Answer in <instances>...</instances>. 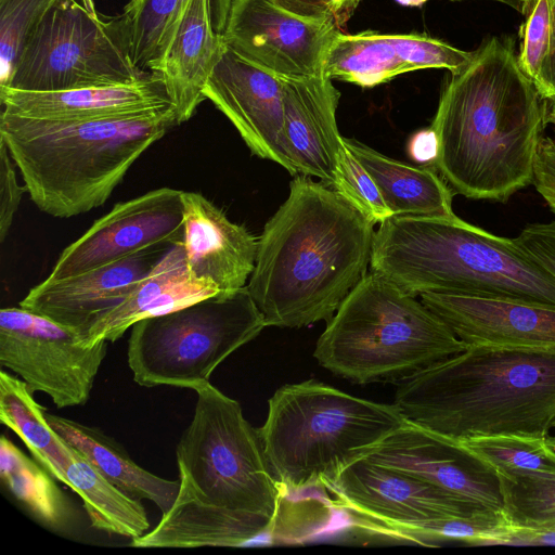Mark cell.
I'll list each match as a JSON object with an SVG mask.
<instances>
[{"mask_svg": "<svg viewBox=\"0 0 555 555\" xmlns=\"http://www.w3.org/2000/svg\"><path fill=\"white\" fill-rule=\"evenodd\" d=\"M545 101L520 69L509 37H490L450 72L431 127L435 163L453 193L507 202L532 184Z\"/></svg>", "mask_w": 555, "mask_h": 555, "instance_id": "6da1fadb", "label": "cell"}, {"mask_svg": "<svg viewBox=\"0 0 555 555\" xmlns=\"http://www.w3.org/2000/svg\"><path fill=\"white\" fill-rule=\"evenodd\" d=\"M374 224L334 189L296 175L258 237L246 287L267 326L328 321L367 274Z\"/></svg>", "mask_w": 555, "mask_h": 555, "instance_id": "7a4b0ae2", "label": "cell"}, {"mask_svg": "<svg viewBox=\"0 0 555 555\" xmlns=\"http://www.w3.org/2000/svg\"><path fill=\"white\" fill-rule=\"evenodd\" d=\"M404 420L449 439L546 438L555 427V350L467 348L401 382Z\"/></svg>", "mask_w": 555, "mask_h": 555, "instance_id": "3957f363", "label": "cell"}, {"mask_svg": "<svg viewBox=\"0 0 555 555\" xmlns=\"http://www.w3.org/2000/svg\"><path fill=\"white\" fill-rule=\"evenodd\" d=\"M175 108L90 120H47L1 111L0 139L33 203L55 218L102 206L131 166L171 128Z\"/></svg>", "mask_w": 555, "mask_h": 555, "instance_id": "277c9868", "label": "cell"}, {"mask_svg": "<svg viewBox=\"0 0 555 555\" xmlns=\"http://www.w3.org/2000/svg\"><path fill=\"white\" fill-rule=\"evenodd\" d=\"M370 269L415 297L454 294L555 308V279L514 238L456 215L384 220L374 234Z\"/></svg>", "mask_w": 555, "mask_h": 555, "instance_id": "5b68a950", "label": "cell"}, {"mask_svg": "<svg viewBox=\"0 0 555 555\" xmlns=\"http://www.w3.org/2000/svg\"><path fill=\"white\" fill-rule=\"evenodd\" d=\"M404 422L393 403L358 398L311 378L276 389L257 430L268 466L287 495L330 489Z\"/></svg>", "mask_w": 555, "mask_h": 555, "instance_id": "8992f818", "label": "cell"}, {"mask_svg": "<svg viewBox=\"0 0 555 555\" xmlns=\"http://www.w3.org/2000/svg\"><path fill=\"white\" fill-rule=\"evenodd\" d=\"M466 348L422 300L370 271L327 321L313 357L365 385L403 382Z\"/></svg>", "mask_w": 555, "mask_h": 555, "instance_id": "52a82bcc", "label": "cell"}, {"mask_svg": "<svg viewBox=\"0 0 555 555\" xmlns=\"http://www.w3.org/2000/svg\"><path fill=\"white\" fill-rule=\"evenodd\" d=\"M194 390L193 418L176 449L178 495L264 516L276 526L285 493L268 466L258 430L241 404L209 382Z\"/></svg>", "mask_w": 555, "mask_h": 555, "instance_id": "ba28073f", "label": "cell"}, {"mask_svg": "<svg viewBox=\"0 0 555 555\" xmlns=\"http://www.w3.org/2000/svg\"><path fill=\"white\" fill-rule=\"evenodd\" d=\"M267 327L247 287L219 292L131 326L127 359L137 384L193 389Z\"/></svg>", "mask_w": 555, "mask_h": 555, "instance_id": "9c48e42d", "label": "cell"}, {"mask_svg": "<svg viewBox=\"0 0 555 555\" xmlns=\"http://www.w3.org/2000/svg\"><path fill=\"white\" fill-rule=\"evenodd\" d=\"M151 75L131 61L125 13L103 18L93 8L66 0L34 33L8 87L60 91L132 83Z\"/></svg>", "mask_w": 555, "mask_h": 555, "instance_id": "30bf717a", "label": "cell"}, {"mask_svg": "<svg viewBox=\"0 0 555 555\" xmlns=\"http://www.w3.org/2000/svg\"><path fill=\"white\" fill-rule=\"evenodd\" d=\"M77 331L22 307L0 311V364L57 408L85 404L107 352Z\"/></svg>", "mask_w": 555, "mask_h": 555, "instance_id": "8fae6325", "label": "cell"}, {"mask_svg": "<svg viewBox=\"0 0 555 555\" xmlns=\"http://www.w3.org/2000/svg\"><path fill=\"white\" fill-rule=\"evenodd\" d=\"M337 502L390 535L420 538L436 520L487 509L366 457L349 465L328 489Z\"/></svg>", "mask_w": 555, "mask_h": 555, "instance_id": "7c38bea8", "label": "cell"}, {"mask_svg": "<svg viewBox=\"0 0 555 555\" xmlns=\"http://www.w3.org/2000/svg\"><path fill=\"white\" fill-rule=\"evenodd\" d=\"M182 193L160 188L117 203L60 254L48 279L80 274L155 246L182 244Z\"/></svg>", "mask_w": 555, "mask_h": 555, "instance_id": "4fadbf2b", "label": "cell"}, {"mask_svg": "<svg viewBox=\"0 0 555 555\" xmlns=\"http://www.w3.org/2000/svg\"><path fill=\"white\" fill-rule=\"evenodd\" d=\"M339 29L291 14L269 0H232L222 38L225 46L280 78L319 74Z\"/></svg>", "mask_w": 555, "mask_h": 555, "instance_id": "5bb4252c", "label": "cell"}, {"mask_svg": "<svg viewBox=\"0 0 555 555\" xmlns=\"http://www.w3.org/2000/svg\"><path fill=\"white\" fill-rule=\"evenodd\" d=\"M365 457L478 507L502 511L499 477L489 464L463 443L406 421Z\"/></svg>", "mask_w": 555, "mask_h": 555, "instance_id": "9a60e30c", "label": "cell"}, {"mask_svg": "<svg viewBox=\"0 0 555 555\" xmlns=\"http://www.w3.org/2000/svg\"><path fill=\"white\" fill-rule=\"evenodd\" d=\"M204 96L231 121L254 155L296 176L283 144L282 79L227 46L204 88Z\"/></svg>", "mask_w": 555, "mask_h": 555, "instance_id": "2e32d148", "label": "cell"}, {"mask_svg": "<svg viewBox=\"0 0 555 555\" xmlns=\"http://www.w3.org/2000/svg\"><path fill=\"white\" fill-rule=\"evenodd\" d=\"M472 57L440 39L423 34L338 30L328 49L324 73L332 79L373 88L398 75L420 69L456 72Z\"/></svg>", "mask_w": 555, "mask_h": 555, "instance_id": "e0dca14e", "label": "cell"}, {"mask_svg": "<svg viewBox=\"0 0 555 555\" xmlns=\"http://www.w3.org/2000/svg\"><path fill=\"white\" fill-rule=\"evenodd\" d=\"M171 247L155 246L60 280L47 278L28 292L20 307L73 328L87 338L90 328L117 307Z\"/></svg>", "mask_w": 555, "mask_h": 555, "instance_id": "ac0fdd59", "label": "cell"}, {"mask_svg": "<svg viewBox=\"0 0 555 555\" xmlns=\"http://www.w3.org/2000/svg\"><path fill=\"white\" fill-rule=\"evenodd\" d=\"M421 300L467 346L555 350L554 307L439 293Z\"/></svg>", "mask_w": 555, "mask_h": 555, "instance_id": "d6986e66", "label": "cell"}, {"mask_svg": "<svg viewBox=\"0 0 555 555\" xmlns=\"http://www.w3.org/2000/svg\"><path fill=\"white\" fill-rule=\"evenodd\" d=\"M283 83V144L297 175L319 178L332 188L343 135L336 112L340 92L324 69Z\"/></svg>", "mask_w": 555, "mask_h": 555, "instance_id": "ffe728a7", "label": "cell"}, {"mask_svg": "<svg viewBox=\"0 0 555 555\" xmlns=\"http://www.w3.org/2000/svg\"><path fill=\"white\" fill-rule=\"evenodd\" d=\"M183 249L190 278L218 292L246 286L256 260L258 237L197 192L182 193Z\"/></svg>", "mask_w": 555, "mask_h": 555, "instance_id": "44dd1931", "label": "cell"}, {"mask_svg": "<svg viewBox=\"0 0 555 555\" xmlns=\"http://www.w3.org/2000/svg\"><path fill=\"white\" fill-rule=\"evenodd\" d=\"M2 109L47 120H90L165 112L175 108L162 78L106 87L27 91L0 87Z\"/></svg>", "mask_w": 555, "mask_h": 555, "instance_id": "7402d4cb", "label": "cell"}, {"mask_svg": "<svg viewBox=\"0 0 555 555\" xmlns=\"http://www.w3.org/2000/svg\"><path fill=\"white\" fill-rule=\"evenodd\" d=\"M224 46L214 25L211 0H183L156 70L173 103L179 125L189 120L206 100L204 88Z\"/></svg>", "mask_w": 555, "mask_h": 555, "instance_id": "603a6c76", "label": "cell"}, {"mask_svg": "<svg viewBox=\"0 0 555 555\" xmlns=\"http://www.w3.org/2000/svg\"><path fill=\"white\" fill-rule=\"evenodd\" d=\"M275 528L270 518L177 495L155 528L131 540L134 547L247 546Z\"/></svg>", "mask_w": 555, "mask_h": 555, "instance_id": "cb8c5ba5", "label": "cell"}, {"mask_svg": "<svg viewBox=\"0 0 555 555\" xmlns=\"http://www.w3.org/2000/svg\"><path fill=\"white\" fill-rule=\"evenodd\" d=\"M219 293L190 278L182 244L173 245L114 309L89 331L87 340L116 341L141 319L162 314Z\"/></svg>", "mask_w": 555, "mask_h": 555, "instance_id": "d4e9b609", "label": "cell"}, {"mask_svg": "<svg viewBox=\"0 0 555 555\" xmlns=\"http://www.w3.org/2000/svg\"><path fill=\"white\" fill-rule=\"evenodd\" d=\"M344 144L376 182L395 216L452 217L453 191L429 166L415 167L364 143L343 137Z\"/></svg>", "mask_w": 555, "mask_h": 555, "instance_id": "484cf974", "label": "cell"}, {"mask_svg": "<svg viewBox=\"0 0 555 555\" xmlns=\"http://www.w3.org/2000/svg\"><path fill=\"white\" fill-rule=\"evenodd\" d=\"M51 427L112 483L135 500H150L167 513L177 499L180 480H168L142 468L112 437L96 427L46 413Z\"/></svg>", "mask_w": 555, "mask_h": 555, "instance_id": "4316f807", "label": "cell"}, {"mask_svg": "<svg viewBox=\"0 0 555 555\" xmlns=\"http://www.w3.org/2000/svg\"><path fill=\"white\" fill-rule=\"evenodd\" d=\"M22 379L0 372V421L24 442L31 456L53 478L67 486L66 468L70 463V446L51 427L46 410Z\"/></svg>", "mask_w": 555, "mask_h": 555, "instance_id": "83f0119b", "label": "cell"}, {"mask_svg": "<svg viewBox=\"0 0 555 555\" xmlns=\"http://www.w3.org/2000/svg\"><path fill=\"white\" fill-rule=\"evenodd\" d=\"M67 486L82 500L91 526L111 534L137 539L150 531L144 506L106 479L77 449L70 447Z\"/></svg>", "mask_w": 555, "mask_h": 555, "instance_id": "f1b7e54d", "label": "cell"}, {"mask_svg": "<svg viewBox=\"0 0 555 555\" xmlns=\"http://www.w3.org/2000/svg\"><path fill=\"white\" fill-rule=\"evenodd\" d=\"M0 476L13 495L47 526L61 529L70 519L67 499L55 478L4 435L0 439Z\"/></svg>", "mask_w": 555, "mask_h": 555, "instance_id": "f546056e", "label": "cell"}, {"mask_svg": "<svg viewBox=\"0 0 555 555\" xmlns=\"http://www.w3.org/2000/svg\"><path fill=\"white\" fill-rule=\"evenodd\" d=\"M502 513L514 528H550L555 525V470L496 473Z\"/></svg>", "mask_w": 555, "mask_h": 555, "instance_id": "4dcf8cb0", "label": "cell"}, {"mask_svg": "<svg viewBox=\"0 0 555 555\" xmlns=\"http://www.w3.org/2000/svg\"><path fill=\"white\" fill-rule=\"evenodd\" d=\"M182 2L129 0L126 4L122 13L128 20L130 57L139 70L156 74L165 41Z\"/></svg>", "mask_w": 555, "mask_h": 555, "instance_id": "1f68e13d", "label": "cell"}, {"mask_svg": "<svg viewBox=\"0 0 555 555\" xmlns=\"http://www.w3.org/2000/svg\"><path fill=\"white\" fill-rule=\"evenodd\" d=\"M496 473L511 470H555V453L545 438L520 435L474 437L462 441Z\"/></svg>", "mask_w": 555, "mask_h": 555, "instance_id": "d6a6232c", "label": "cell"}, {"mask_svg": "<svg viewBox=\"0 0 555 555\" xmlns=\"http://www.w3.org/2000/svg\"><path fill=\"white\" fill-rule=\"evenodd\" d=\"M66 0H0V87H8L27 42L46 16Z\"/></svg>", "mask_w": 555, "mask_h": 555, "instance_id": "836d02e7", "label": "cell"}, {"mask_svg": "<svg viewBox=\"0 0 555 555\" xmlns=\"http://www.w3.org/2000/svg\"><path fill=\"white\" fill-rule=\"evenodd\" d=\"M343 140V138H341ZM332 189L373 224L393 216L371 175L343 142Z\"/></svg>", "mask_w": 555, "mask_h": 555, "instance_id": "e575fe53", "label": "cell"}, {"mask_svg": "<svg viewBox=\"0 0 555 555\" xmlns=\"http://www.w3.org/2000/svg\"><path fill=\"white\" fill-rule=\"evenodd\" d=\"M520 28L521 44L517 54L520 69L535 83L551 44L550 0H529Z\"/></svg>", "mask_w": 555, "mask_h": 555, "instance_id": "d590c367", "label": "cell"}, {"mask_svg": "<svg viewBox=\"0 0 555 555\" xmlns=\"http://www.w3.org/2000/svg\"><path fill=\"white\" fill-rule=\"evenodd\" d=\"M27 193L25 185L17 182L15 164L5 143L0 139V241L4 242L21 199Z\"/></svg>", "mask_w": 555, "mask_h": 555, "instance_id": "8d00e7d4", "label": "cell"}, {"mask_svg": "<svg viewBox=\"0 0 555 555\" xmlns=\"http://www.w3.org/2000/svg\"><path fill=\"white\" fill-rule=\"evenodd\" d=\"M514 240L530 259L555 279V221L529 223Z\"/></svg>", "mask_w": 555, "mask_h": 555, "instance_id": "74e56055", "label": "cell"}, {"mask_svg": "<svg viewBox=\"0 0 555 555\" xmlns=\"http://www.w3.org/2000/svg\"><path fill=\"white\" fill-rule=\"evenodd\" d=\"M538 193L555 214V139H541L533 168V180Z\"/></svg>", "mask_w": 555, "mask_h": 555, "instance_id": "f35d334b", "label": "cell"}, {"mask_svg": "<svg viewBox=\"0 0 555 555\" xmlns=\"http://www.w3.org/2000/svg\"><path fill=\"white\" fill-rule=\"evenodd\" d=\"M408 156L421 166H435L439 154V138L430 126L414 132L406 145Z\"/></svg>", "mask_w": 555, "mask_h": 555, "instance_id": "ab89813d", "label": "cell"}, {"mask_svg": "<svg viewBox=\"0 0 555 555\" xmlns=\"http://www.w3.org/2000/svg\"><path fill=\"white\" fill-rule=\"evenodd\" d=\"M280 9L298 17L319 22H334L333 15L324 0H269ZM335 23V22H334Z\"/></svg>", "mask_w": 555, "mask_h": 555, "instance_id": "60d3db41", "label": "cell"}, {"mask_svg": "<svg viewBox=\"0 0 555 555\" xmlns=\"http://www.w3.org/2000/svg\"><path fill=\"white\" fill-rule=\"evenodd\" d=\"M551 7V44L539 77L534 83L544 101L555 99V0H550Z\"/></svg>", "mask_w": 555, "mask_h": 555, "instance_id": "b9f144b4", "label": "cell"}, {"mask_svg": "<svg viewBox=\"0 0 555 555\" xmlns=\"http://www.w3.org/2000/svg\"><path fill=\"white\" fill-rule=\"evenodd\" d=\"M506 545H555V528H514L504 537Z\"/></svg>", "mask_w": 555, "mask_h": 555, "instance_id": "7bdbcfd3", "label": "cell"}, {"mask_svg": "<svg viewBox=\"0 0 555 555\" xmlns=\"http://www.w3.org/2000/svg\"><path fill=\"white\" fill-rule=\"evenodd\" d=\"M339 30L347 24L362 0H324Z\"/></svg>", "mask_w": 555, "mask_h": 555, "instance_id": "ee69618b", "label": "cell"}, {"mask_svg": "<svg viewBox=\"0 0 555 555\" xmlns=\"http://www.w3.org/2000/svg\"><path fill=\"white\" fill-rule=\"evenodd\" d=\"M232 0H211L214 25L222 34Z\"/></svg>", "mask_w": 555, "mask_h": 555, "instance_id": "f6af8a7d", "label": "cell"}, {"mask_svg": "<svg viewBox=\"0 0 555 555\" xmlns=\"http://www.w3.org/2000/svg\"><path fill=\"white\" fill-rule=\"evenodd\" d=\"M455 1H457V0H455ZM492 1L508 5L521 14H524L525 9L529 2V0H492Z\"/></svg>", "mask_w": 555, "mask_h": 555, "instance_id": "bcb514c9", "label": "cell"}, {"mask_svg": "<svg viewBox=\"0 0 555 555\" xmlns=\"http://www.w3.org/2000/svg\"><path fill=\"white\" fill-rule=\"evenodd\" d=\"M546 122L555 127V99L545 101V124Z\"/></svg>", "mask_w": 555, "mask_h": 555, "instance_id": "7dc6e473", "label": "cell"}, {"mask_svg": "<svg viewBox=\"0 0 555 555\" xmlns=\"http://www.w3.org/2000/svg\"><path fill=\"white\" fill-rule=\"evenodd\" d=\"M396 1L398 3H400L402 5H406V7H421L422 4L427 2V0H396Z\"/></svg>", "mask_w": 555, "mask_h": 555, "instance_id": "c3c4849f", "label": "cell"}, {"mask_svg": "<svg viewBox=\"0 0 555 555\" xmlns=\"http://www.w3.org/2000/svg\"><path fill=\"white\" fill-rule=\"evenodd\" d=\"M547 447L555 453V436H547L545 438Z\"/></svg>", "mask_w": 555, "mask_h": 555, "instance_id": "681fc988", "label": "cell"}, {"mask_svg": "<svg viewBox=\"0 0 555 555\" xmlns=\"http://www.w3.org/2000/svg\"><path fill=\"white\" fill-rule=\"evenodd\" d=\"M550 528H555V525H554V526H552V527H550Z\"/></svg>", "mask_w": 555, "mask_h": 555, "instance_id": "f907efd6", "label": "cell"}, {"mask_svg": "<svg viewBox=\"0 0 555 555\" xmlns=\"http://www.w3.org/2000/svg\"><path fill=\"white\" fill-rule=\"evenodd\" d=\"M555 139V138H554Z\"/></svg>", "mask_w": 555, "mask_h": 555, "instance_id": "816d5d0a", "label": "cell"}]
</instances>
